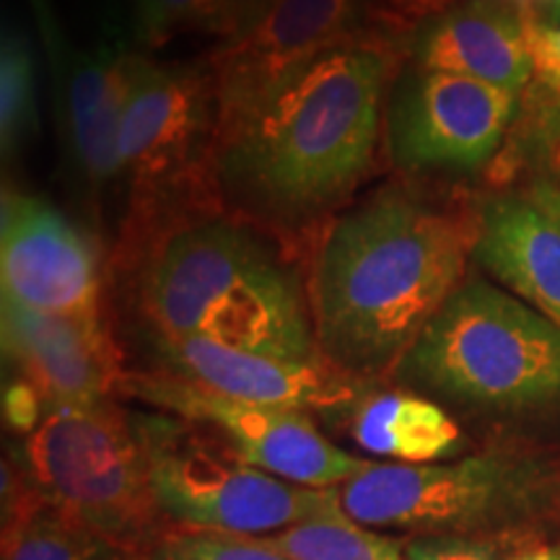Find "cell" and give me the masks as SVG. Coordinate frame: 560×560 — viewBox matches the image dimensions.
Here are the masks:
<instances>
[{"mask_svg": "<svg viewBox=\"0 0 560 560\" xmlns=\"http://www.w3.org/2000/svg\"><path fill=\"white\" fill-rule=\"evenodd\" d=\"M408 37L382 21L215 130L210 174L221 206L268 231L299 260L306 257L374 172Z\"/></svg>", "mask_w": 560, "mask_h": 560, "instance_id": "1", "label": "cell"}, {"mask_svg": "<svg viewBox=\"0 0 560 560\" xmlns=\"http://www.w3.org/2000/svg\"><path fill=\"white\" fill-rule=\"evenodd\" d=\"M480 202L441 200L408 179L348 202L312 242L306 299L327 361L389 382L467 280Z\"/></svg>", "mask_w": 560, "mask_h": 560, "instance_id": "2", "label": "cell"}, {"mask_svg": "<svg viewBox=\"0 0 560 560\" xmlns=\"http://www.w3.org/2000/svg\"><path fill=\"white\" fill-rule=\"evenodd\" d=\"M115 268L143 335L327 361L299 257L223 206L182 210L120 234Z\"/></svg>", "mask_w": 560, "mask_h": 560, "instance_id": "3", "label": "cell"}, {"mask_svg": "<svg viewBox=\"0 0 560 560\" xmlns=\"http://www.w3.org/2000/svg\"><path fill=\"white\" fill-rule=\"evenodd\" d=\"M389 384L446 410L560 416V327L499 285L467 278L420 332Z\"/></svg>", "mask_w": 560, "mask_h": 560, "instance_id": "4", "label": "cell"}, {"mask_svg": "<svg viewBox=\"0 0 560 560\" xmlns=\"http://www.w3.org/2000/svg\"><path fill=\"white\" fill-rule=\"evenodd\" d=\"M11 452L55 509L128 556L177 527L153 495L136 420L115 400L50 410Z\"/></svg>", "mask_w": 560, "mask_h": 560, "instance_id": "5", "label": "cell"}, {"mask_svg": "<svg viewBox=\"0 0 560 560\" xmlns=\"http://www.w3.org/2000/svg\"><path fill=\"white\" fill-rule=\"evenodd\" d=\"M340 506L371 529L410 537H480L545 516L560 495L558 472L535 457L470 454L433 465L374 462L338 488Z\"/></svg>", "mask_w": 560, "mask_h": 560, "instance_id": "6", "label": "cell"}, {"mask_svg": "<svg viewBox=\"0 0 560 560\" xmlns=\"http://www.w3.org/2000/svg\"><path fill=\"white\" fill-rule=\"evenodd\" d=\"M132 420L153 495L177 527L265 537L340 509L338 488L296 486L252 467L206 425L166 412H132Z\"/></svg>", "mask_w": 560, "mask_h": 560, "instance_id": "7", "label": "cell"}, {"mask_svg": "<svg viewBox=\"0 0 560 560\" xmlns=\"http://www.w3.org/2000/svg\"><path fill=\"white\" fill-rule=\"evenodd\" d=\"M215 100L206 62H159L138 55L120 128V170L128 187L122 231L166 215L221 206L213 190Z\"/></svg>", "mask_w": 560, "mask_h": 560, "instance_id": "8", "label": "cell"}, {"mask_svg": "<svg viewBox=\"0 0 560 560\" xmlns=\"http://www.w3.org/2000/svg\"><path fill=\"white\" fill-rule=\"evenodd\" d=\"M120 395L206 425L252 467L306 488H340L374 459L340 450L304 410L257 405L174 380L161 371H125Z\"/></svg>", "mask_w": 560, "mask_h": 560, "instance_id": "9", "label": "cell"}, {"mask_svg": "<svg viewBox=\"0 0 560 560\" xmlns=\"http://www.w3.org/2000/svg\"><path fill=\"white\" fill-rule=\"evenodd\" d=\"M522 94L405 60L384 107V149L397 172H475L499 156Z\"/></svg>", "mask_w": 560, "mask_h": 560, "instance_id": "10", "label": "cell"}, {"mask_svg": "<svg viewBox=\"0 0 560 560\" xmlns=\"http://www.w3.org/2000/svg\"><path fill=\"white\" fill-rule=\"evenodd\" d=\"M382 21L374 0H276L247 32L219 42L202 60L213 83L215 130L236 122L299 70Z\"/></svg>", "mask_w": 560, "mask_h": 560, "instance_id": "11", "label": "cell"}, {"mask_svg": "<svg viewBox=\"0 0 560 560\" xmlns=\"http://www.w3.org/2000/svg\"><path fill=\"white\" fill-rule=\"evenodd\" d=\"M0 283L3 299L30 310L102 317V247L39 195L3 187L0 202Z\"/></svg>", "mask_w": 560, "mask_h": 560, "instance_id": "12", "label": "cell"}, {"mask_svg": "<svg viewBox=\"0 0 560 560\" xmlns=\"http://www.w3.org/2000/svg\"><path fill=\"white\" fill-rule=\"evenodd\" d=\"M153 371L257 405L340 416L371 384L330 361H293L202 338L145 335Z\"/></svg>", "mask_w": 560, "mask_h": 560, "instance_id": "13", "label": "cell"}, {"mask_svg": "<svg viewBox=\"0 0 560 560\" xmlns=\"http://www.w3.org/2000/svg\"><path fill=\"white\" fill-rule=\"evenodd\" d=\"M0 338L11 376L30 384L47 412L120 392L125 369L102 317L50 314L3 299Z\"/></svg>", "mask_w": 560, "mask_h": 560, "instance_id": "14", "label": "cell"}, {"mask_svg": "<svg viewBox=\"0 0 560 560\" xmlns=\"http://www.w3.org/2000/svg\"><path fill=\"white\" fill-rule=\"evenodd\" d=\"M138 55L120 39H104L94 50H70L52 86L70 170L91 198L122 179L120 128Z\"/></svg>", "mask_w": 560, "mask_h": 560, "instance_id": "15", "label": "cell"}, {"mask_svg": "<svg viewBox=\"0 0 560 560\" xmlns=\"http://www.w3.org/2000/svg\"><path fill=\"white\" fill-rule=\"evenodd\" d=\"M408 62L524 94L535 68L522 3L459 0L410 32Z\"/></svg>", "mask_w": 560, "mask_h": 560, "instance_id": "16", "label": "cell"}, {"mask_svg": "<svg viewBox=\"0 0 560 560\" xmlns=\"http://www.w3.org/2000/svg\"><path fill=\"white\" fill-rule=\"evenodd\" d=\"M472 260L560 327V221L527 192L511 187L480 200Z\"/></svg>", "mask_w": 560, "mask_h": 560, "instance_id": "17", "label": "cell"}, {"mask_svg": "<svg viewBox=\"0 0 560 560\" xmlns=\"http://www.w3.org/2000/svg\"><path fill=\"white\" fill-rule=\"evenodd\" d=\"M335 418L361 452L389 459L392 465L450 462L465 444L462 425L450 410L389 382L371 384Z\"/></svg>", "mask_w": 560, "mask_h": 560, "instance_id": "18", "label": "cell"}, {"mask_svg": "<svg viewBox=\"0 0 560 560\" xmlns=\"http://www.w3.org/2000/svg\"><path fill=\"white\" fill-rule=\"evenodd\" d=\"M3 560H128V552L55 509L13 452H5Z\"/></svg>", "mask_w": 560, "mask_h": 560, "instance_id": "19", "label": "cell"}, {"mask_svg": "<svg viewBox=\"0 0 560 560\" xmlns=\"http://www.w3.org/2000/svg\"><path fill=\"white\" fill-rule=\"evenodd\" d=\"M527 96L511 153L514 172L527 174L516 190L560 221V91L537 83Z\"/></svg>", "mask_w": 560, "mask_h": 560, "instance_id": "20", "label": "cell"}, {"mask_svg": "<svg viewBox=\"0 0 560 560\" xmlns=\"http://www.w3.org/2000/svg\"><path fill=\"white\" fill-rule=\"evenodd\" d=\"M257 540L285 560H408L402 540L355 522L342 506Z\"/></svg>", "mask_w": 560, "mask_h": 560, "instance_id": "21", "label": "cell"}, {"mask_svg": "<svg viewBox=\"0 0 560 560\" xmlns=\"http://www.w3.org/2000/svg\"><path fill=\"white\" fill-rule=\"evenodd\" d=\"M39 130L37 68L30 39L5 26L0 42V156L5 164Z\"/></svg>", "mask_w": 560, "mask_h": 560, "instance_id": "22", "label": "cell"}, {"mask_svg": "<svg viewBox=\"0 0 560 560\" xmlns=\"http://www.w3.org/2000/svg\"><path fill=\"white\" fill-rule=\"evenodd\" d=\"M128 560H285L257 537L172 527Z\"/></svg>", "mask_w": 560, "mask_h": 560, "instance_id": "23", "label": "cell"}, {"mask_svg": "<svg viewBox=\"0 0 560 560\" xmlns=\"http://www.w3.org/2000/svg\"><path fill=\"white\" fill-rule=\"evenodd\" d=\"M213 0H132V34L145 50H159L185 32H208Z\"/></svg>", "mask_w": 560, "mask_h": 560, "instance_id": "24", "label": "cell"}, {"mask_svg": "<svg viewBox=\"0 0 560 560\" xmlns=\"http://www.w3.org/2000/svg\"><path fill=\"white\" fill-rule=\"evenodd\" d=\"M408 560H503L506 552L493 540L457 535H420L405 540Z\"/></svg>", "mask_w": 560, "mask_h": 560, "instance_id": "25", "label": "cell"}, {"mask_svg": "<svg viewBox=\"0 0 560 560\" xmlns=\"http://www.w3.org/2000/svg\"><path fill=\"white\" fill-rule=\"evenodd\" d=\"M272 3L276 0H213L206 34L219 37V42L240 37Z\"/></svg>", "mask_w": 560, "mask_h": 560, "instance_id": "26", "label": "cell"}, {"mask_svg": "<svg viewBox=\"0 0 560 560\" xmlns=\"http://www.w3.org/2000/svg\"><path fill=\"white\" fill-rule=\"evenodd\" d=\"M47 408L42 397L34 392L30 384L11 376L3 387V420L5 425L19 436H30L37 425L45 420Z\"/></svg>", "mask_w": 560, "mask_h": 560, "instance_id": "27", "label": "cell"}, {"mask_svg": "<svg viewBox=\"0 0 560 560\" xmlns=\"http://www.w3.org/2000/svg\"><path fill=\"white\" fill-rule=\"evenodd\" d=\"M32 13H34V24H37L42 47L47 52V62H50V73H52V86L60 81L62 70H66L68 55L73 47L68 45L66 34L60 30V21L55 16V5L52 0H30Z\"/></svg>", "mask_w": 560, "mask_h": 560, "instance_id": "28", "label": "cell"}, {"mask_svg": "<svg viewBox=\"0 0 560 560\" xmlns=\"http://www.w3.org/2000/svg\"><path fill=\"white\" fill-rule=\"evenodd\" d=\"M529 52L535 81L560 91V24H529Z\"/></svg>", "mask_w": 560, "mask_h": 560, "instance_id": "29", "label": "cell"}, {"mask_svg": "<svg viewBox=\"0 0 560 560\" xmlns=\"http://www.w3.org/2000/svg\"><path fill=\"white\" fill-rule=\"evenodd\" d=\"M454 3H459V0H374L380 19L402 32H412L423 21L452 9Z\"/></svg>", "mask_w": 560, "mask_h": 560, "instance_id": "30", "label": "cell"}, {"mask_svg": "<svg viewBox=\"0 0 560 560\" xmlns=\"http://www.w3.org/2000/svg\"><path fill=\"white\" fill-rule=\"evenodd\" d=\"M527 24L558 26L560 24V0H520Z\"/></svg>", "mask_w": 560, "mask_h": 560, "instance_id": "31", "label": "cell"}, {"mask_svg": "<svg viewBox=\"0 0 560 560\" xmlns=\"http://www.w3.org/2000/svg\"><path fill=\"white\" fill-rule=\"evenodd\" d=\"M503 560H560V545L556 542H532L520 550L506 552Z\"/></svg>", "mask_w": 560, "mask_h": 560, "instance_id": "32", "label": "cell"}]
</instances>
